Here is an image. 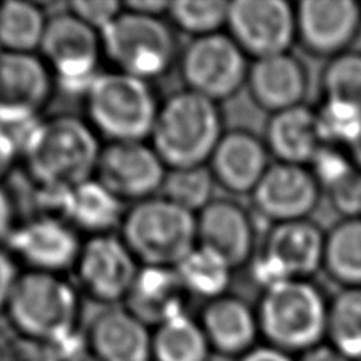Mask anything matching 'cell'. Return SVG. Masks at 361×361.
I'll return each mask as SVG.
<instances>
[{"instance_id":"obj_1","label":"cell","mask_w":361,"mask_h":361,"mask_svg":"<svg viewBox=\"0 0 361 361\" xmlns=\"http://www.w3.org/2000/svg\"><path fill=\"white\" fill-rule=\"evenodd\" d=\"M100 151L94 132L70 116L37 126L24 145L30 176L49 193L67 192L92 179Z\"/></svg>"},{"instance_id":"obj_2","label":"cell","mask_w":361,"mask_h":361,"mask_svg":"<svg viewBox=\"0 0 361 361\" xmlns=\"http://www.w3.org/2000/svg\"><path fill=\"white\" fill-rule=\"evenodd\" d=\"M152 149L170 170L204 166L222 138L214 102L190 90L170 97L159 108Z\"/></svg>"},{"instance_id":"obj_3","label":"cell","mask_w":361,"mask_h":361,"mask_svg":"<svg viewBox=\"0 0 361 361\" xmlns=\"http://www.w3.org/2000/svg\"><path fill=\"white\" fill-rule=\"evenodd\" d=\"M6 311L19 336L56 345L62 352L78 322V300L57 276L32 271L18 277Z\"/></svg>"},{"instance_id":"obj_4","label":"cell","mask_w":361,"mask_h":361,"mask_svg":"<svg viewBox=\"0 0 361 361\" xmlns=\"http://www.w3.org/2000/svg\"><path fill=\"white\" fill-rule=\"evenodd\" d=\"M122 241L143 267L176 268L197 247V217L162 197L147 198L126 216Z\"/></svg>"},{"instance_id":"obj_5","label":"cell","mask_w":361,"mask_h":361,"mask_svg":"<svg viewBox=\"0 0 361 361\" xmlns=\"http://www.w3.org/2000/svg\"><path fill=\"white\" fill-rule=\"evenodd\" d=\"M86 92L90 121L113 143H140L152 135L159 106L146 81L121 72L105 73Z\"/></svg>"},{"instance_id":"obj_6","label":"cell","mask_w":361,"mask_h":361,"mask_svg":"<svg viewBox=\"0 0 361 361\" xmlns=\"http://www.w3.org/2000/svg\"><path fill=\"white\" fill-rule=\"evenodd\" d=\"M257 320L271 347L314 349L326 333L328 309L311 283L293 279L267 290Z\"/></svg>"},{"instance_id":"obj_7","label":"cell","mask_w":361,"mask_h":361,"mask_svg":"<svg viewBox=\"0 0 361 361\" xmlns=\"http://www.w3.org/2000/svg\"><path fill=\"white\" fill-rule=\"evenodd\" d=\"M102 47L121 73L157 78L175 57V38L160 18L122 11L100 34Z\"/></svg>"},{"instance_id":"obj_8","label":"cell","mask_w":361,"mask_h":361,"mask_svg":"<svg viewBox=\"0 0 361 361\" xmlns=\"http://www.w3.org/2000/svg\"><path fill=\"white\" fill-rule=\"evenodd\" d=\"M180 72L190 92L214 103L236 94L249 73L241 48L221 34L193 38L184 49Z\"/></svg>"},{"instance_id":"obj_9","label":"cell","mask_w":361,"mask_h":361,"mask_svg":"<svg viewBox=\"0 0 361 361\" xmlns=\"http://www.w3.org/2000/svg\"><path fill=\"white\" fill-rule=\"evenodd\" d=\"M100 34L81 23L72 13L48 19L40 49L48 70L67 89H89L97 78Z\"/></svg>"},{"instance_id":"obj_10","label":"cell","mask_w":361,"mask_h":361,"mask_svg":"<svg viewBox=\"0 0 361 361\" xmlns=\"http://www.w3.org/2000/svg\"><path fill=\"white\" fill-rule=\"evenodd\" d=\"M227 25L243 53L265 59L286 54L296 32V15L283 0H235Z\"/></svg>"},{"instance_id":"obj_11","label":"cell","mask_w":361,"mask_h":361,"mask_svg":"<svg viewBox=\"0 0 361 361\" xmlns=\"http://www.w3.org/2000/svg\"><path fill=\"white\" fill-rule=\"evenodd\" d=\"M325 243L320 231L305 221L279 224L257 265V279L268 290L314 273L325 259Z\"/></svg>"},{"instance_id":"obj_12","label":"cell","mask_w":361,"mask_h":361,"mask_svg":"<svg viewBox=\"0 0 361 361\" xmlns=\"http://www.w3.org/2000/svg\"><path fill=\"white\" fill-rule=\"evenodd\" d=\"M97 180L119 200H147L162 189L165 165L152 147L140 143H111L100 151Z\"/></svg>"},{"instance_id":"obj_13","label":"cell","mask_w":361,"mask_h":361,"mask_svg":"<svg viewBox=\"0 0 361 361\" xmlns=\"http://www.w3.org/2000/svg\"><path fill=\"white\" fill-rule=\"evenodd\" d=\"M51 94V75L34 54L0 51V126L16 127L35 118Z\"/></svg>"},{"instance_id":"obj_14","label":"cell","mask_w":361,"mask_h":361,"mask_svg":"<svg viewBox=\"0 0 361 361\" xmlns=\"http://www.w3.org/2000/svg\"><path fill=\"white\" fill-rule=\"evenodd\" d=\"M76 267L82 287L103 302L126 300L140 271L126 243L108 235H97L82 246Z\"/></svg>"},{"instance_id":"obj_15","label":"cell","mask_w":361,"mask_h":361,"mask_svg":"<svg viewBox=\"0 0 361 361\" xmlns=\"http://www.w3.org/2000/svg\"><path fill=\"white\" fill-rule=\"evenodd\" d=\"M254 202L262 214L274 221H301L317 202V183L300 165L269 166L254 189Z\"/></svg>"},{"instance_id":"obj_16","label":"cell","mask_w":361,"mask_h":361,"mask_svg":"<svg viewBox=\"0 0 361 361\" xmlns=\"http://www.w3.org/2000/svg\"><path fill=\"white\" fill-rule=\"evenodd\" d=\"M11 246L34 271L49 274L75 265L81 252L75 231L51 217L25 224L11 235Z\"/></svg>"},{"instance_id":"obj_17","label":"cell","mask_w":361,"mask_h":361,"mask_svg":"<svg viewBox=\"0 0 361 361\" xmlns=\"http://www.w3.org/2000/svg\"><path fill=\"white\" fill-rule=\"evenodd\" d=\"M252 225L240 206L211 202L197 217V244L233 269L243 265L252 250Z\"/></svg>"},{"instance_id":"obj_18","label":"cell","mask_w":361,"mask_h":361,"mask_svg":"<svg viewBox=\"0 0 361 361\" xmlns=\"http://www.w3.org/2000/svg\"><path fill=\"white\" fill-rule=\"evenodd\" d=\"M152 336L127 309L111 307L90 322L86 349L99 361H151Z\"/></svg>"},{"instance_id":"obj_19","label":"cell","mask_w":361,"mask_h":361,"mask_svg":"<svg viewBox=\"0 0 361 361\" xmlns=\"http://www.w3.org/2000/svg\"><path fill=\"white\" fill-rule=\"evenodd\" d=\"M360 23L352 0H305L296 13V30L315 53L331 54L347 47Z\"/></svg>"},{"instance_id":"obj_20","label":"cell","mask_w":361,"mask_h":361,"mask_svg":"<svg viewBox=\"0 0 361 361\" xmlns=\"http://www.w3.org/2000/svg\"><path fill=\"white\" fill-rule=\"evenodd\" d=\"M185 295L175 268L143 267L126 296V309L146 326L157 328L184 315Z\"/></svg>"},{"instance_id":"obj_21","label":"cell","mask_w":361,"mask_h":361,"mask_svg":"<svg viewBox=\"0 0 361 361\" xmlns=\"http://www.w3.org/2000/svg\"><path fill=\"white\" fill-rule=\"evenodd\" d=\"M217 184L233 193L254 192L268 170L267 151L259 140L244 132L222 135L209 159Z\"/></svg>"},{"instance_id":"obj_22","label":"cell","mask_w":361,"mask_h":361,"mask_svg":"<svg viewBox=\"0 0 361 361\" xmlns=\"http://www.w3.org/2000/svg\"><path fill=\"white\" fill-rule=\"evenodd\" d=\"M211 350L225 357L246 355L252 350L259 320L243 301L230 296L211 300L200 320Z\"/></svg>"},{"instance_id":"obj_23","label":"cell","mask_w":361,"mask_h":361,"mask_svg":"<svg viewBox=\"0 0 361 361\" xmlns=\"http://www.w3.org/2000/svg\"><path fill=\"white\" fill-rule=\"evenodd\" d=\"M247 82L254 100L274 113L298 106L306 89L300 63L287 54L257 59L247 73Z\"/></svg>"},{"instance_id":"obj_24","label":"cell","mask_w":361,"mask_h":361,"mask_svg":"<svg viewBox=\"0 0 361 361\" xmlns=\"http://www.w3.org/2000/svg\"><path fill=\"white\" fill-rule=\"evenodd\" d=\"M268 146L282 164L301 165L312 160L320 149L315 114L302 106L274 113L269 121Z\"/></svg>"},{"instance_id":"obj_25","label":"cell","mask_w":361,"mask_h":361,"mask_svg":"<svg viewBox=\"0 0 361 361\" xmlns=\"http://www.w3.org/2000/svg\"><path fill=\"white\" fill-rule=\"evenodd\" d=\"M59 209L76 227L103 235V231L111 230L119 222L121 200L97 179H89L63 192Z\"/></svg>"},{"instance_id":"obj_26","label":"cell","mask_w":361,"mask_h":361,"mask_svg":"<svg viewBox=\"0 0 361 361\" xmlns=\"http://www.w3.org/2000/svg\"><path fill=\"white\" fill-rule=\"evenodd\" d=\"M48 19L35 4L10 0L0 5V48L5 53L32 54L40 49Z\"/></svg>"},{"instance_id":"obj_27","label":"cell","mask_w":361,"mask_h":361,"mask_svg":"<svg viewBox=\"0 0 361 361\" xmlns=\"http://www.w3.org/2000/svg\"><path fill=\"white\" fill-rule=\"evenodd\" d=\"M211 347L198 322L187 315L165 322L152 334L154 361H208Z\"/></svg>"},{"instance_id":"obj_28","label":"cell","mask_w":361,"mask_h":361,"mask_svg":"<svg viewBox=\"0 0 361 361\" xmlns=\"http://www.w3.org/2000/svg\"><path fill=\"white\" fill-rule=\"evenodd\" d=\"M175 269L187 293L209 300L221 298L231 277L227 263L198 246Z\"/></svg>"},{"instance_id":"obj_29","label":"cell","mask_w":361,"mask_h":361,"mask_svg":"<svg viewBox=\"0 0 361 361\" xmlns=\"http://www.w3.org/2000/svg\"><path fill=\"white\" fill-rule=\"evenodd\" d=\"M326 333L333 347L349 360H361V288L341 293L328 309Z\"/></svg>"},{"instance_id":"obj_30","label":"cell","mask_w":361,"mask_h":361,"mask_svg":"<svg viewBox=\"0 0 361 361\" xmlns=\"http://www.w3.org/2000/svg\"><path fill=\"white\" fill-rule=\"evenodd\" d=\"M325 263L338 281L361 286V221H349L325 243Z\"/></svg>"},{"instance_id":"obj_31","label":"cell","mask_w":361,"mask_h":361,"mask_svg":"<svg viewBox=\"0 0 361 361\" xmlns=\"http://www.w3.org/2000/svg\"><path fill=\"white\" fill-rule=\"evenodd\" d=\"M214 183V178L206 166L176 169L166 173L160 190L162 198L195 214L212 202Z\"/></svg>"},{"instance_id":"obj_32","label":"cell","mask_w":361,"mask_h":361,"mask_svg":"<svg viewBox=\"0 0 361 361\" xmlns=\"http://www.w3.org/2000/svg\"><path fill=\"white\" fill-rule=\"evenodd\" d=\"M230 2L224 0H176L170 2L169 15L180 30L195 38L217 34L222 25H227Z\"/></svg>"},{"instance_id":"obj_33","label":"cell","mask_w":361,"mask_h":361,"mask_svg":"<svg viewBox=\"0 0 361 361\" xmlns=\"http://www.w3.org/2000/svg\"><path fill=\"white\" fill-rule=\"evenodd\" d=\"M320 141L344 143L350 147L361 137V108L344 102L328 100L315 114Z\"/></svg>"},{"instance_id":"obj_34","label":"cell","mask_w":361,"mask_h":361,"mask_svg":"<svg viewBox=\"0 0 361 361\" xmlns=\"http://www.w3.org/2000/svg\"><path fill=\"white\" fill-rule=\"evenodd\" d=\"M328 100L344 102L361 108V56H343L325 75Z\"/></svg>"},{"instance_id":"obj_35","label":"cell","mask_w":361,"mask_h":361,"mask_svg":"<svg viewBox=\"0 0 361 361\" xmlns=\"http://www.w3.org/2000/svg\"><path fill=\"white\" fill-rule=\"evenodd\" d=\"M0 361H63V355L59 347L18 334L0 345Z\"/></svg>"},{"instance_id":"obj_36","label":"cell","mask_w":361,"mask_h":361,"mask_svg":"<svg viewBox=\"0 0 361 361\" xmlns=\"http://www.w3.org/2000/svg\"><path fill=\"white\" fill-rule=\"evenodd\" d=\"M122 11H124V5L114 0H87V2L76 0L70 4V13L99 34H102Z\"/></svg>"},{"instance_id":"obj_37","label":"cell","mask_w":361,"mask_h":361,"mask_svg":"<svg viewBox=\"0 0 361 361\" xmlns=\"http://www.w3.org/2000/svg\"><path fill=\"white\" fill-rule=\"evenodd\" d=\"M311 162L314 164L315 178L322 184H325L328 189H333L353 175L349 160L330 147H320Z\"/></svg>"},{"instance_id":"obj_38","label":"cell","mask_w":361,"mask_h":361,"mask_svg":"<svg viewBox=\"0 0 361 361\" xmlns=\"http://www.w3.org/2000/svg\"><path fill=\"white\" fill-rule=\"evenodd\" d=\"M333 202L345 214H358L361 212V176L353 173L336 187L330 189Z\"/></svg>"},{"instance_id":"obj_39","label":"cell","mask_w":361,"mask_h":361,"mask_svg":"<svg viewBox=\"0 0 361 361\" xmlns=\"http://www.w3.org/2000/svg\"><path fill=\"white\" fill-rule=\"evenodd\" d=\"M18 281V274L15 269V263L8 255L0 250V309L6 307L15 283Z\"/></svg>"},{"instance_id":"obj_40","label":"cell","mask_w":361,"mask_h":361,"mask_svg":"<svg viewBox=\"0 0 361 361\" xmlns=\"http://www.w3.org/2000/svg\"><path fill=\"white\" fill-rule=\"evenodd\" d=\"M18 147L15 143V138L11 137L8 128L0 126V179H2L6 173L15 164Z\"/></svg>"},{"instance_id":"obj_41","label":"cell","mask_w":361,"mask_h":361,"mask_svg":"<svg viewBox=\"0 0 361 361\" xmlns=\"http://www.w3.org/2000/svg\"><path fill=\"white\" fill-rule=\"evenodd\" d=\"M122 5H124L126 11L154 18H160L162 13L169 11L170 8V2H165V0H132V2H126Z\"/></svg>"},{"instance_id":"obj_42","label":"cell","mask_w":361,"mask_h":361,"mask_svg":"<svg viewBox=\"0 0 361 361\" xmlns=\"http://www.w3.org/2000/svg\"><path fill=\"white\" fill-rule=\"evenodd\" d=\"M240 361H293L286 352L276 347H257L243 355Z\"/></svg>"},{"instance_id":"obj_43","label":"cell","mask_w":361,"mask_h":361,"mask_svg":"<svg viewBox=\"0 0 361 361\" xmlns=\"http://www.w3.org/2000/svg\"><path fill=\"white\" fill-rule=\"evenodd\" d=\"M13 225V208L10 198L0 189V240L8 236Z\"/></svg>"},{"instance_id":"obj_44","label":"cell","mask_w":361,"mask_h":361,"mask_svg":"<svg viewBox=\"0 0 361 361\" xmlns=\"http://www.w3.org/2000/svg\"><path fill=\"white\" fill-rule=\"evenodd\" d=\"M302 361H352L343 353L338 352L334 347H315L311 349Z\"/></svg>"},{"instance_id":"obj_45","label":"cell","mask_w":361,"mask_h":361,"mask_svg":"<svg viewBox=\"0 0 361 361\" xmlns=\"http://www.w3.org/2000/svg\"><path fill=\"white\" fill-rule=\"evenodd\" d=\"M63 361H99L86 347L85 349H72L63 353Z\"/></svg>"},{"instance_id":"obj_46","label":"cell","mask_w":361,"mask_h":361,"mask_svg":"<svg viewBox=\"0 0 361 361\" xmlns=\"http://www.w3.org/2000/svg\"><path fill=\"white\" fill-rule=\"evenodd\" d=\"M352 154H353V159H355V162L361 169V137L355 141V145L352 146Z\"/></svg>"}]
</instances>
